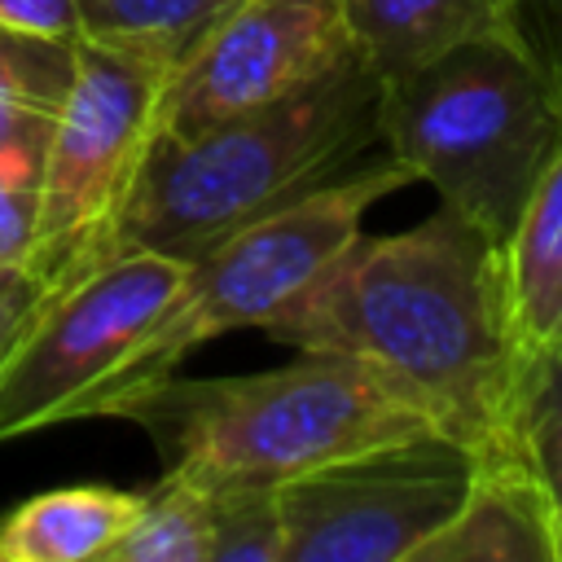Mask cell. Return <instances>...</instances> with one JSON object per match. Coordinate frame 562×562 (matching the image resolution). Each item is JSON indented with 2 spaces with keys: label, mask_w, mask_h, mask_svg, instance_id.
Segmentation results:
<instances>
[{
  "label": "cell",
  "mask_w": 562,
  "mask_h": 562,
  "mask_svg": "<svg viewBox=\"0 0 562 562\" xmlns=\"http://www.w3.org/2000/svg\"><path fill=\"white\" fill-rule=\"evenodd\" d=\"M263 334L290 351L378 364L474 452L514 439L522 351L501 241L443 202L404 233H356Z\"/></svg>",
  "instance_id": "1"
},
{
  "label": "cell",
  "mask_w": 562,
  "mask_h": 562,
  "mask_svg": "<svg viewBox=\"0 0 562 562\" xmlns=\"http://www.w3.org/2000/svg\"><path fill=\"white\" fill-rule=\"evenodd\" d=\"M378 97L382 79L351 53L272 105L189 136L154 132L110 259L123 250L193 259L228 233L334 184L378 140Z\"/></svg>",
  "instance_id": "2"
},
{
  "label": "cell",
  "mask_w": 562,
  "mask_h": 562,
  "mask_svg": "<svg viewBox=\"0 0 562 562\" xmlns=\"http://www.w3.org/2000/svg\"><path fill=\"white\" fill-rule=\"evenodd\" d=\"M132 422L167 452V474L206 492L281 487L373 443L439 430L430 408L369 360L299 351L281 369L158 386Z\"/></svg>",
  "instance_id": "3"
},
{
  "label": "cell",
  "mask_w": 562,
  "mask_h": 562,
  "mask_svg": "<svg viewBox=\"0 0 562 562\" xmlns=\"http://www.w3.org/2000/svg\"><path fill=\"white\" fill-rule=\"evenodd\" d=\"M378 140L443 206L505 241L562 145V101L522 26H501L382 79Z\"/></svg>",
  "instance_id": "4"
},
{
  "label": "cell",
  "mask_w": 562,
  "mask_h": 562,
  "mask_svg": "<svg viewBox=\"0 0 562 562\" xmlns=\"http://www.w3.org/2000/svg\"><path fill=\"white\" fill-rule=\"evenodd\" d=\"M408 180V167L386 154L184 259L176 294L119 356V364L79 400L70 422L132 417L202 342L233 329H263L360 233L364 211Z\"/></svg>",
  "instance_id": "5"
},
{
  "label": "cell",
  "mask_w": 562,
  "mask_h": 562,
  "mask_svg": "<svg viewBox=\"0 0 562 562\" xmlns=\"http://www.w3.org/2000/svg\"><path fill=\"white\" fill-rule=\"evenodd\" d=\"M171 61L79 40L70 83L53 114L26 268L48 294L79 281L114 250V228L158 132V101Z\"/></svg>",
  "instance_id": "6"
},
{
  "label": "cell",
  "mask_w": 562,
  "mask_h": 562,
  "mask_svg": "<svg viewBox=\"0 0 562 562\" xmlns=\"http://www.w3.org/2000/svg\"><path fill=\"white\" fill-rule=\"evenodd\" d=\"M474 448L408 435L325 461L277 487L281 562H408L461 505Z\"/></svg>",
  "instance_id": "7"
},
{
  "label": "cell",
  "mask_w": 562,
  "mask_h": 562,
  "mask_svg": "<svg viewBox=\"0 0 562 562\" xmlns=\"http://www.w3.org/2000/svg\"><path fill=\"white\" fill-rule=\"evenodd\" d=\"M180 277L184 259L176 255L123 250L48 294L0 364V439L70 422L79 400L149 329Z\"/></svg>",
  "instance_id": "8"
},
{
  "label": "cell",
  "mask_w": 562,
  "mask_h": 562,
  "mask_svg": "<svg viewBox=\"0 0 562 562\" xmlns=\"http://www.w3.org/2000/svg\"><path fill=\"white\" fill-rule=\"evenodd\" d=\"M351 53L342 0H241L167 70L158 132L189 136L294 97Z\"/></svg>",
  "instance_id": "9"
},
{
  "label": "cell",
  "mask_w": 562,
  "mask_h": 562,
  "mask_svg": "<svg viewBox=\"0 0 562 562\" xmlns=\"http://www.w3.org/2000/svg\"><path fill=\"white\" fill-rule=\"evenodd\" d=\"M408 562H562V527L518 439L474 452L461 505Z\"/></svg>",
  "instance_id": "10"
},
{
  "label": "cell",
  "mask_w": 562,
  "mask_h": 562,
  "mask_svg": "<svg viewBox=\"0 0 562 562\" xmlns=\"http://www.w3.org/2000/svg\"><path fill=\"white\" fill-rule=\"evenodd\" d=\"M509 329L522 356L562 347V145L501 241Z\"/></svg>",
  "instance_id": "11"
},
{
  "label": "cell",
  "mask_w": 562,
  "mask_h": 562,
  "mask_svg": "<svg viewBox=\"0 0 562 562\" xmlns=\"http://www.w3.org/2000/svg\"><path fill=\"white\" fill-rule=\"evenodd\" d=\"M347 35L378 79H395L443 48L518 26V0H342Z\"/></svg>",
  "instance_id": "12"
},
{
  "label": "cell",
  "mask_w": 562,
  "mask_h": 562,
  "mask_svg": "<svg viewBox=\"0 0 562 562\" xmlns=\"http://www.w3.org/2000/svg\"><path fill=\"white\" fill-rule=\"evenodd\" d=\"M140 509V492L70 483L0 514V562H105Z\"/></svg>",
  "instance_id": "13"
},
{
  "label": "cell",
  "mask_w": 562,
  "mask_h": 562,
  "mask_svg": "<svg viewBox=\"0 0 562 562\" xmlns=\"http://www.w3.org/2000/svg\"><path fill=\"white\" fill-rule=\"evenodd\" d=\"M70 66L75 44H53L0 26V154L44 149L70 83Z\"/></svg>",
  "instance_id": "14"
},
{
  "label": "cell",
  "mask_w": 562,
  "mask_h": 562,
  "mask_svg": "<svg viewBox=\"0 0 562 562\" xmlns=\"http://www.w3.org/2000/svg\"><path fill=\"white\" fill-rule=\"evenodd\" d=\"M211 492L162 470V479L140 492V509L105 562H211Z\"/></svg>",
  "instance_id": "15"
},
{
  "label": "cell",
  "mask_w": 562,
  "mask_h": 562,
  "mask_svg": "<svg viewBox=\"0 0 562 562\" xmlns=\"http://www.w3.org/2000/svg\"><path fill=\"white\" fill-rule=\"evenodd\" d=\"M237 4L241 0H79V13L83 40L140 48L176 66V57Z\"/></svg>",
  "instance_id": "16"
},
{
  "label": "cell",
  "mask_w": 562,
  "mask_h": 562,
  "mask_svg": "<svg viewBox=\"0 0 562 562\" xmlns=\"http://www.w3.org/2000/svg\"><path fill=\"white\" fill-rule=\"evenodd\" d=\"M514 439L544 483V496L562 527V347L522 356L514 391Z\"/></svg>",
  "instance_id": "17"
},
{
  "label": "cell",
  "mask_w": 562,
  "mask_h": 562,
  "mask_svg": "<svg viewBox=\"0 0 562 562\" xmlns=\"http://www.w3.org/2000/svg\"><path fill=\"white\" fill-rule=\"evenodd\" d=\"M211 562H281L277 487H224L211 492Z\"/></svg>",
  "instance_id": "18"
},
{
  "label": "cell",
  "mask_w": 562,
  "mask_h": 562,
  "mask_svg": "<svg viewBox=\"0 0 562 562\" xmlns=\"http://www.w3.org/2000/svg\"><path fill=\"white\" fill-rule=\"evenodd\" d=\"M40 162H44V149L0 154V268L22 263L31 250L35 202H40Z\"/></svg>",
  "instance_id": "19"
},
{
  "label": "cell",
  "mask_w": 562,
  "mask_h": 562,
  "mask_svg": "<svg viewBox=\"0 0 562 562\" xmlns=\"http://www.w3.org/2000/svg\"><path fill=\"white\" fill-rule=\"evenodd\" d=\"M0 26L53 44H79L83 40V13L79 0H0Z\"/></svg>",
  "instance_id": "20"
},
{
  "label": "cell",
  "mask_w": 562,
  "mask_h": 562,
  "mask_svg": "<svg viewBox=\"0 0 562 562\" xmlns=\"http://www.w3.org/2000/svg\"><path fill=\"white\" fill-rule=\"evenodd\" d=\"M44 299H48V290L40 285V277L26 263H4L0 268V364L9 360L18 338L31 329Z\"/></svg>",
  "instance_id": "21"
},
{
  "label": "cell",
  "mask_w": 562,
  "mask_h": 562,
  "mask_svg": "<svg viewBox=\"0 0 562 562\" xmlns=\"http://www.w3.org/2000/svg\"><path fill=\"white\" fill-rule=\"evenodd\" d=\"M518 26L562 101V0H518Z\"/></svg>",
  "instance_id": "22"
}]
</instances>
